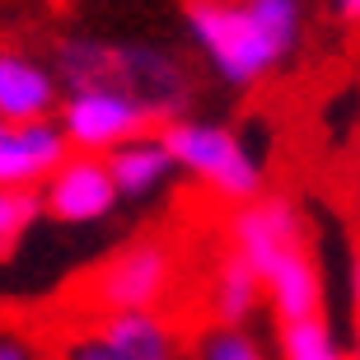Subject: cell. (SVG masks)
Returning <instances> with one entry per match:
<instances>
[{
    "label": "cell",
    "mask_w": 360,
    "mask_h": 360,
    "mask_svg": "<svg viewBox=\"0 0 360 360\" xmlns=\"http://www.w3.org/2000/svg\"><path fill=\"white\" fill-rule=\"evenodd\" d=\"M187 33L234 89L257 84L300 42V0H187Z\"/></svg>",
    "instance_id": "6da1fadb"
},
{
    "label": "cell",
    "mask_w": 360,
    "mask_h": 360,
    "mask_svg": "<svg viewBox=\"0 0 360 360\" xmlns=\"http://www.w3.org/2000/svg\"><path fill=\"white\" fill-rule=\"evenodd\" d=\"M52 75L66 89L112 84L131 94L150 112V122H178L192 108V75L178 56L160 47H136V42H103V38H66L52 52Z\"/></svg>",
    "instance_id": "7a4b0ae2"
},
{
    "label": "cell",
    "mask_w": 360,
    "mask_h": 360,
    "mask_svg": "<svg viewBox=\"0 0 360 360\" xmlns=\"http://www.w3.org/2000/svg\"><path fill=\"white\" fill-rule=\"evenodd\" d=\"M160 136L174 155V169L201 178L215 197L234 201V206L262 197V160L239 131H229L220 122L178 117V122H164Z\"/></svg>",
    "instance_id": "3957f363"
},
{
    "label": "cell",
    "mask_w": 360,
    "mask_h": 360,
    "mask_svg": "<svg viewBox=\"0 0 360 360\" xmlns=\"http://www.w3.org/2000/svg\"><path fill=\"white\" fill-rule=\"evenodd\" d=\"M174 281H178L174 248L164 239H136V243H122L117 253L94 271L89 295H94V304L108 309V314L160 309L169 300V290H174Z\"/></svg>",
    "instance_id": "277c9868"
},
{
    "label": "cell",
    "mask_w": 360,
    "mask_h": 360,
    "mask_svg": "<svg viewBox=\"0 0 360 360\" xmlns=\"http://www.w3.org/2000/svg\"><path fill=\"white\" fill-rule=\"evenodd\" d=\"M66 141L84 155H108L112 146L131 141L150 127V112L136 103L131 94L112 89V84H89V89H70L61 103V122H56Z\"/></svg>",
    "instance_id": "5b68a950"
},
{
    "label": "cell",
    "mask_w": 360,
    "mask_h": 360,
    "mask_svg": "<svg viewBox=\"0 0 360 360\" xmlns=\"http://www.w3.org/2000/svg\"><path fill=\"white\" fill-rule=\"evenodd\" d=\"M304 220L295 211V201L276 197V192H262V197L243 201L234 206L229 215V253H239L257 276L267 281L271 271L295 253V248H304Z\"/></svg>",
    "instance_id": "8992f818"
},
{
    "label": "cell",
    "mask_w": 360,
    "mask_h": 360,
    "mask_svg": "<svg viewBox=\"0 0 360 360\" xmlns=\"http://www.w3.org/2000/svg\"><path fill=\"white\" fill-rule=\"evenodd\" d=\"M42 215H52L56 225H98L117 206V187L108 174L103 155H66L52 174L42 178Z\"/></svg>",
    "instance_id": "52a82bcc"
},
{
    "label": "cell",
    "mask_w": 360,
    "mask_h": 360,
    "mask_svg": "<svg viewBox=\"0 0 360 360\" xmlns=\"http://www.w3.org/2000/svg\"><path fill=\"white\" fill-rule=\"evenodd\" d=\"M70 360H178V333L160 319V309H122L108 314Z\"/></svg>",
    "instance_id": "ba28073f"
},
{
    "label": "cell",
    "mask_w": 360,
    "mask_h": 360,
    "mask_svg": "<svg viewBox=\"0 0 360 360\" xmlns=\"http://www.w3.org/2000/svg\"><path fill=\"white\" fill-rule=\"evenodd\" d=\"M70 155L56 122H0V187H42V178Z\"/></svg>",
    "instance_id": "9c48e42d"
},
{
    "label": "cell",
    "mask_w": 360,
    "mask_h": 360,
    "mask_svg": "<svg viewBox=\"0 0 360 360\" xmlns=\"http://www.w3.org/2000/svg\"><path fill=\"white\" fill-rule=\"evenodd\" d=\"M103 160H108V174H112V187H117L122 201L155 197V192L169 183V174H174V155L164 146V136H150V131L112 146Z\"/></svg>",
    "instance_id": "30bf717a"
},
{
    "label": "cell",
    "mask_w": 360,
    "mask_h": 360,
    "mask_svg": "<svg viewBox=\"0 0 360 360\" xmlns=\"http://www.w3.org/2000/svg\"><path fill=\"white\" fill-rule=\"evenodd\" d=\"M56 108V75L33 56L0 52V122H38Z\"/></svg>",
    "instance_id": "8fae6325"
},
{
    "label": "cell",
    "mask_w": 360,
    "mask_h": 360,
    "mask_svg": "<svg viewBox=\"0 0 360 360\" xmlns=\"http://www.w3.org/2000/svg\"><path fill=\"white\" fill-rule=\"evenodd\" d=\"M262 285H267V300H271V309H276V323L323 314V276H319V262L309 253V243L295 248Z\"/></svg>",
    "instance_id": "7c38bea8"
},
{
    "label": "cell",
    "mask_w": 360,
    "mask_h": 360,
    "mask_svg": "<svg viewBox=\"0 0 360 360\" xmlns=\"http://www.w3.org/2000/svg\"><path fill=\"white\" fill-rule=\"evenodd\" d=\"M267 300V285L257 276L239 253H225L220 267H215V281H211V314L220 328H248L257 309Z\"/></svg>",
    "instance_id": "4fadbf2b"
},
{
    "label": "cell",
    "mask_w": 360,
    "mask_h": 360,
    "mask_svg": "<svg viewBox=\"0 0 360 360\" xmlns=\"http://www.w3.org/2000/svg\"><path fill=\"white\" fill-rule=\"evenodd\" d=\"M276 351H281V360H347V356H351V351L337 342L333 323L323 319V314H309V319L281 323Z\"/></svg>",
    "instance_id": "5bb4252c"
},
{
    "label": "cell",
    "mask_w": 360,
    "mask_h": 360,
    "mask_svg": "<svg viewBox=\"0 0 360 360\" xmlns=\"http://www.w3.org/2000/svg\"><path fill=\"white\" fill-rule=\"evenodd\" d=\"M42 220V197L33 187H0V262L28 239V229Z\"/></svg>",
    "instance_id": "9a60e30c"
},
{
    "label": "cell",
    "mask_w": 360,
    "mask_h": 360,
    "mask_svg": "<svg viewBox=\"0 0 360 360\" xmlns=\"http://www.w3.org/2000/svg\"><path fill=\"white\" fill-rule=\"evenodd\" d=\"M201 360H267V356H262V347L243 328H215L201 342Z\"/></svg>",
    "instance_id": "2e32d148"
},
{
    "label": "cell",
    "mask_w": 360,
    "mask_h": 360,
    "mask_svg": "<svg viewBox=\"0 0 360 360\" xmlns=\"http://www.w3.org/2000/svg\"><path fill=\"white\" fill-rule=\"evenodd\" d=\"M351 309H356V319H360V248L351 257Z\"/></svg>",
    "instance_id": "e0dca14e"
},
{
    "label": "cell",
    "mask_w": 360,
    "mask_h": 360,
    "mask_svg": "<svg viewBox=\"0 0 360 360\" xmlns=\"http://www.w3.org/2000/svg\"><path fill=\"white\" fill-rule=\"evenodd\" d=\"M0 360H33L19 342H10V337H0Z\"/></svg>",
    "instance_id": "ac0fdd59"
},
{
    "label": "cell",
    "mask_w": 360,
    "mask_h": 360,
    "mask_svg": "<svg viewBox=\"0 0 360 360\" xmlns=\"http://www.w3.org/2000/svg\"><path fill=\"white\" fill-rule=\"evenodd\" d=\"M337 10H342V19L360 24V0H337Z\"/></svg>",
    "instance_id": "d6986e66"
},
{
    "label": "cell",
    "mask_w": 360,
    "mask_h": 360,
    "mask_svg": "<svg viewBox=\"0 0 360 360\" xmlns=\"http://www.w3.org/2000/svg\"><path fill=\"white\" fill-rule=\"evenodd\" d=\"M347 360H360V347H356V351H351V356H347Z\"/></svg>",
    "instance_id": "ffe728a7"
}]
</instances>
